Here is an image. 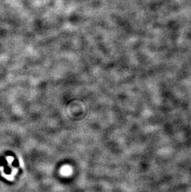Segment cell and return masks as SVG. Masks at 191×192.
<instances>
[{"label": "cell", "mask_w": 191, "mask_h": 192, "mask_svg": "<svg viewBox=\"0 0 191 192\" xmlns=\"http://www.w3.org/2000/svg\"><path fill=\"white\" fill-rule=\"evenodd\" d=\"M71 168L68 166L63 167L61 170V173L63 176H69L71 173Z\"/></svg>", "instance_id": "obj_1"}]
</instances>
